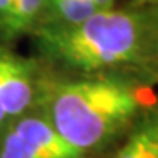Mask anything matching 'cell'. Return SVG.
Listing matches in <instances>:
<instances>
[{"instance_id":"1","label":"cell","mask_w":158,"mask_h":158,"mask_svg":"<svg viewBox=\"0 0 158 158\" xmlns=\"http://www.w3.org/2000/svg\"><path fill=\"white\" fill-rule=\"evenodd\" d=\"M143 39L145 26L139 13L113 8L76 24L50 23L39 31V42L48 56L87 73L135 61Z\"/></svg>"},{"instance_id":"2","label":"cell","mask_w":158,"mask_h":158,"mask_svg":"<svg viewBox=\"0 0 158 158\" xmlns=\"http://www.w3.org/2000/svg\"><path fill=\"white\" fill-rule=\"evenodd\" d=\"M140 106L134 87L114 79H82L63 84L52 100V124L76 148L102 145Z\"/></svg>"},{"instance_id":"3","label":"cell","mask_w":158,"mask_h":158,"mask_svg":"<svg viewBox=\"0 0 158 158\" xmlns=\"http://www.w3.org/2000/svg\"><path fill=\"white\" fill-rule=\"evenodd\" d=\"M0 100L11 116L23 113L32 100L29 69L11 56H0Z\"/></svg>"},{"instance_id":"4","label":"cell","mask_w":158,"mask_h":158,"mask_svg":"<svg viewBox=\"0 0 158 158\" xmlns=\"http://www.w3.org/2000/svg\"><path fill=\"white\" fill-rule=\"evenodd\" d=\"M15 131L42 158H81V150L69 143L53 124L44 119L24 118L15 126Z\"/></svg>"},{"instance_id":"5","label":"cell","mask_w":158,"mask_h":158,"mask_svg":"<svg viewBox=\"0 0 158 158\" xmlns=\"http://www.w3.org/2000/svg\"><path fill=\"white\" fill-rule=\"evenodd\" d=\"M114 158H158V116L143 121Z\"/></svg>"},{"instance_id":"6","label":"cell","mask_w":158,"mask_h":158,"mask_svg":"<svg viewBox=\"0 0 158 158\" xmlns=\"http://www.w3.org/2000/svg\"><path fill=\"white\" fill-rule=\"evenodd\" d=\"M44 6L45 0H13L8 10L0 16V29L8 37L18 35L35 23Z\"/></svg>"},{"instance_id":"7","label":"cell","mask_w":158,"mask_h":158,"mask_svg":"<svg viewBox=\"0 0 158 158\" xmlns=\"http://www.w3.org/2000/svg\"><path fill=\"white\" fill-rule=\"evenodd\" d=\"M52 23L76 24L100 11L92 0H45Z\"/></svg>"},{"instance_id":"8","label":"cell","mask_w":158,"mask_h":158,"mask_svg":"<svg viewBox=\"0 0 158 158\" xmlns=\"http://www.w3.org/2000/svg\"><path fill=\"white\" fill-rule=\"evenodd\" d=\"M0 158H42V156L13 129L5 137L2 150H0Z\"/></svg>"},{"instance_id":"9","label":"cell","mask_w":158,"mask_h":158,"mask_svg":"<svg viewBox=\"0 0 158 158\" xmlns=\"http://www.w3.org/2000/svg\"><path fill=\"white\" fill-rule=\"evenodd\" d=\"M135 5L139 6H150L158 15V0H135Z\"/></svg>"},{"instance_id":"10","label":"cell","mask_w":158,"mask_h":158,"mask_svg":"<svg viewBox=\"0 0 158 158\" xmlns=\"http://www.w3.org/2000/svg\"><path fill=\"white\" fill-rule=\"evenodd\" d=\"M11 2H13V0H0V16L8 10V6L11 5Z\"/></svg>"},{"instance_id":"11","label":"cell","mask_w":158,"mask_h":158,"mask_svg":"<svg viewBox=\"0 0 158 158\" xmlns=\"http://www.w3.org/2000/svg\"><path fill=\"white\" fill-rule=\"evenodd\" d=\"M5 116H6V111H5V108H3V105H2V100H0V123L5 119Z\"/></svg>"}]
</instances>
